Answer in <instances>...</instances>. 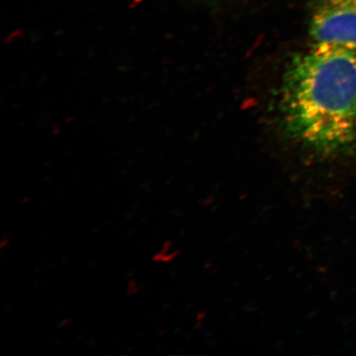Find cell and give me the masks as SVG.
<instances>
[{
    "mask_svg": "<svg viewBox=\"0 0 356 356\" xmlns=\"http://www.w3.org/2000/svg\"><path fill=\"white\" fill-rule=\"evenodd\" d=\"M281 129L296 151L293 177L320 186L356 178V48L315 43L281 83Z\"/></svg>",
    "mask_w": 356,
    "mask_h": 356,
    "instance_id": "6da1fadb",
    "label": "cell"
},
{
    "mask_svg": "<svg viewBox=\"0 0 356 356\" xmlns=\"http://www.w3.org/2000/svg\"><path fill=\"white\" fill-rule=\"evenodd\" d=\"M315 43L356 48V0H317L310 21Z\"/></svg>",
    "mask_w": 356,
    "mask_h": 356,
    "instance_id": "7a4b0ae2",
    "label": "cell"
}]
</instances>
